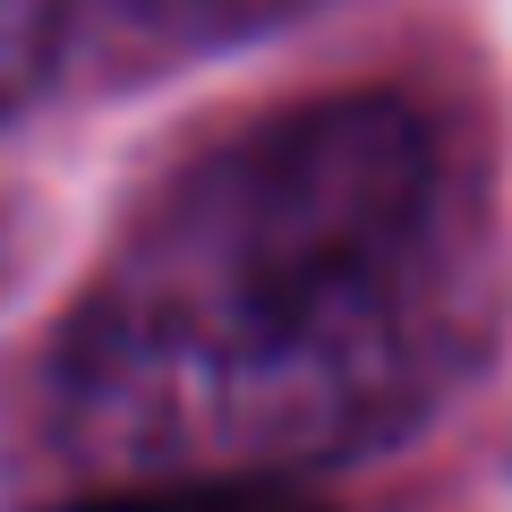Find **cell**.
<instances>
[{"label":"cell","mask_w":512,"mask_h":512,"mask_svg":"<svg viewBox=\"0 0 512 512\" xmlns=\"http://www.w3.org/2000/svg\"><path fill=\"white\" fill-rule=\"evenodd\" d=\"M52 18H60V0H0V111H9V103L43 77Z\"/></svg>","instance_id":"3"},{"label":"cell","mask_w":512,"mask_h":512,"mask_svg":"<svg viewBox=\"0 0 512 512\" xmlns=\"http://www.w3.org/2000/svg\"><path fill=\"white\" fill-rule=\"evenodd\" d=\"M146 26H171V35H239V26L291 18L299 0H128Z\"/></svg>","instance_id":"4"},{"label":"cell","mask_w":512,"mask_h":512,"mask_svg":"<svg viewBox=\"0 0 512 512\" xmlns=\"http://www.w3.org/2000/svg\"><path fill=\"white\" fill-rule=\"evenodd\" d=\"M69 512H316L265 478H111L103 495Z\"/></svg>","instance_id":"2"},{"label":"cell","mask_w":512,"mask_h":512,"mask_svg":"<svg viewBox=\"0 0 512 512\" xmlns=\"http://www.w3.org/2000/svg\"><path fill=\"white\" fill-rule=\"evenodd\" d=\"M487 214L402 94L256 120L188 163L52 350V444L86 478H282L419 419L461 376Z\"/></svg>","instance_id":"1"}]
</instances>
